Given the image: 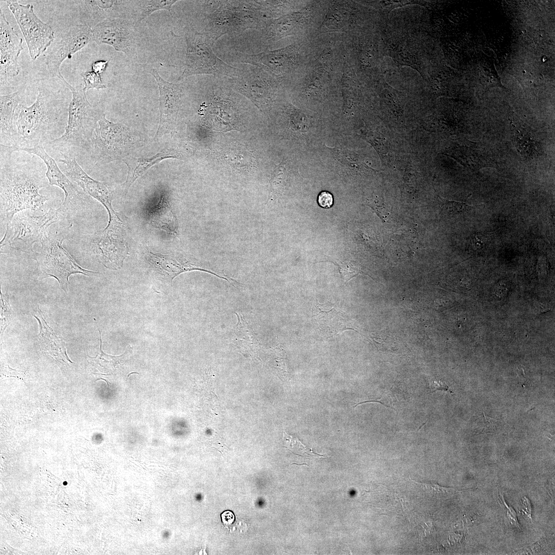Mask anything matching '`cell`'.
<instances>
[{
  "mask_svg": "<svg viewBox=\"0 0 555 555\" xmlns=\"http://www.w3.org/2000/svg\"><path fill=\"white\" fill-rule=\"evenodd\" d=\"M1 145L0 195L1 221L6 225L15 214L29 209L41 210L47 196L40 194L49 182L45 166L34 155L29 160L14 162L10 147Z\"/></svg>",
  "mask_w": 555,
  "mask_h": 555,
  "instance_id": "obj_1",
  "label": "cell"
},
{
  "mask_svg": "<svg viewBox=\"0 0 555 555\" xmlns=\"http://www.w3.org/2000/svg\"><path fill=\"white\" fill-rule=\"evenodd\" d=\"M35 102L22 105L15 121L13 152L22 149L47 146L64 133L69 104L61 91L40 85Z\"/></svg>",
  "mask_w": 555,
  "mask_h": 555,
  "instance_id": "obj_2",
  "label": "cell"
},
{
  "mask_svg": "<svg viewBox=\"0 0 555 555\" xmlns=\"http://www.w3.org/2000/svg\"><path fill=\"white\" fill-rule=\"evenodd\" d=\"M202 33L215 42L221 35H238L263 26V13L256 1H210Z\"/></svg>",
  "mask_w": 555,
  "mask_h": 555,
  "instance_id": "obj_3",
  "label": "cell"
},
{
  "mask_svg": "<svg viewBox=\"0 0 555 555\" xmlns=\"http://www.w3.org/2000/svg\"><path fill=\"white\" fill-rule=\"evenodd\" d=\"M70 90L72 98L68 109V118L64 133L47 146L54 149L70 150L71 147L88 150L91 146L93 133L101 115L97 114L89 102L82 86L70 85L61 73L58 76Z\"/></svg>",
  "mask_w": 555,
  "mask_h": 555,
  "instance_id": "obj_4",
  "label": "cell"
},
{
  "mask_svg": "<svg viewBox=\"0 0 555 555\" xmlns=\"http://www.w3.org/2000/svg\"><path fill=\"white\" fill-rule=\"evenodd\" d=\"M186 52L184 69L178 80L193 75H209L218 77L237 76L239 68L224 62L213 52L215 42L207 34L193 27H186Z\"/></svg>",
  "mask_w": 555,
  "mask_h": 555,
  "instance_id": "obj_5",
  "label": "cell"
},
{
  "mask_svg": "<svg viewBox=\"0 0 555 555\" xmlns=\"http://www.w3.org/2000/svg\"><path fill=\"white\" fill-rule=\"evenodd\" d=\"M65 236L59 234H48L41 243L39 252H35L31 257L37 264V270L42 279L53 277L58 281L61 288L68 291L69 277L73 274L81 273L89 276L98 272L82 268L63 247Z\"/></svg>",
  "mask_w": 555,
  "mask_h": 555,
  "instance_id": "obj_6",
  "label": "cell"
},
{
  "mask_svg": "<svg viewBox=\"0 0 555 555\" xmlns=\"http://www.w3.org/2000/svg\"><path fill=\"white\" fill-rule=\"evenodd\" d=\"M59 219L57 209L53 208L41 216L17 213L6 225L5 234L1 240V251L7 247L32 255L35 252L33 244H41L48 234V227Z\"/></svg>",
  "mask_w": 555,
  "mask_h": 555,
  "instance_id": "obj_7",
  "label": "cell"
},
{
  "mask_svg": "<svg viewBox=\"0 0 555 555\" xmlns=\"http://www.w3.org/2000/svg\"><path fill=\"white\" fill-rule=\"evenodd\" d=\"M6 3L21 29L31 58L36 59L53 42L52 28L37 16L33 5L8 1Z\"/></svg>",
  "mask_w": 555,
  "mask_h": 555,
  "instance_id": "obj_8",
  "label": "cell"
},
{
  "mask_svg": "<svg viewBox=\"0 0 555 555\" xmlns=\"http://www.w3.org/2000/svg\"><path fill=\"white\" fill-rule=\"evenodd\" d=\"M17 151H23L35 155L44 162L47 169L46 176L49 184L59 187L65 194L63 203L57 209L59 218L63 217L71 219L84 201L85 195L80 190V188L61 171L55 160L46 153L44 147L22 149Z\"/></svg>",
  "mask_w": 555,
  "mask_h": 555,
  "instance_id": "obj_9",
  "label": "cell"
},
{
  "mask_svg": "<svg viewBox=\"0 0 555 555\" xmlns=\"http://www.w3.org/2000/svg\"><path fill=\"white\" fill-rule=\"evenodd\" d=\"M98 122L99 127L94 131L91 142L92 158L100 163L119 159L125 147V128L108 120L104 113Z\"/></svg>",
  "mask_w": 555,
  "mask_h": 555,
  "instance_id": "obj_10",
  "label": "cell"
},
{
  "mask_svg": "<svg viewBox=\"0 0 555 555\" xmlns=\"http://www.w3.org/2000/svg\"><path fill=\"white\" fill-rule=\"evenodd\" d=\"M92 39L98 44L112 46L127 55L134 54L136 33L133 25L124 17L108 18L91 28Z\"/></svg>",
  "mask_w": 555,
  "mask_h": 555,
  "instance_id": "obj_11",
  "label": "cell"
},
{
  "mask_svg": "<svg viewBox=\"0 0 555 555\" xmlns=\"http://www.w3.org/2000/svg\"><path fill=\"white\" fill-rule=\"evenodd\" d=\"M63 158L58 161L64 163L65 173L73 183L85 193L99 201L106 208L109 218L119 214L112 206L114 191L109 183L96 180L90 177L77 162L75 154L70 151L67 154L61 153Z\"/></svg>",
  "mask_w": 555,
  "mask_h": 555,
  "instance_id": "obj_12",
  "label": "cell"
},
{
  "mask_svg": "<svg viewBox=\"0 0 555 555\" xmlns=\"http://www.w3.org/2000/svg\"><path fill=\"white\" fill-rule=\"evenodd\" d=\"M92 39L91 28L79 24L69 27L47 54L45 64L49 73L58 76L61 73L60 67L67 58L84 48Z\"/></svg>",
  "mask_w": 555,
  "mask_h": 555,
  "instance_id": "obj_13",
  "label": "cell"
},
{
  "mask_svg": "<svg viewBox=\"0 0 555 555\" xmlns=\"http://www.w3.org/2000/svg\"><path fill=\"white\" fill-rule=\"evenodd\" d=\"M224 79L231 88L248 98L260 108L265 105L270 97L271 83L260 67L248 65L239 68L237 76Z\"/></svg>",
  "mask_w": 555,
  "mask_h": 555,
  "instance_id": "obj_14",
  "label": "cell"
},
{
  "mask_svg": "<svg viewBox=\"0 0 555 555\" xmlns=\"http://www.w3.org/2000/svg\"><path fill=\"white\" fill-rule=\"evenodd\" d=\"M146 71L155 79L159 90L160 118L155 138L168 133L176 120L181 106L183 94L182 84H175L164 80L153 67Z\"/></svg>",
  "mask_w": 555,
  "mask_h": 555,
  "instance_id": "obj_15",
  "label": "cell"
},
{
  "mask_svg": "<svg viewBox=\"0 0 555 555\" xmlns=\"http://www.w3.org/2000/svg\"><path fill=\"white\" fill-rule=\"evenodd\" d=\"M125 231L104 228L96 234L92 247L98 261L106 268L118 270L128 253Z\"/></svg>",
  "mask_w": 555,
  "mask_h": 555,
  "instance_id": "obj_16",
  "label": "cell"
},
{
  "mask_svg": "<svg viewBox=\"0 0 555 555\" xmlns=\"http://www.w3.org/2000/svg\"><path fill=\"white\" fill-rule=\"evenodd\" d=\"M23 40L19 36L4 13L0 10V76L1 82L17 76L20 73L18 58Z\"/></svg>",
  "mask_w": 555,
  "mask_h": 555,
  "instance_id": "obj_17",
  "label": "cell"
},
{
  "mask_svg": "<svg viewBox=\"0 0 555 555\" xmlns=\"http://www.w3.org/2000/svg\"><path fill=\"white\" fill-rule=\"evenodd\" d=\"M446 154L466 168L477 171L485 168H496L497 160L492 152L478 142L460 140L452 142Z\"/></svg>",
  "mask_w": 555,
  "mask_h": 555,
  "instance_id": "obj_18",
  "label": "cell"
},
{
  "mask_svg": "<svg viewBox=\"0 0 555 555\" xmlns=\"http://www.w3.org/2000/svg\"><path fill=\"white\" fill-rule=\"evenodd\" d=\"M78 6L81 24L91 28L103 21L123 17L128 1L84 0L75 1Z\"/></svg>",
  "mask_w": 555,
  "mask_h": 555,
  "instance_id": "obj_19",
  "label": "cell"
},
{
  "mask_svg": "<svg viewBox=\"0 0 555 555\" xmlns=\"http://www.w3.org/2000/svg\"><path fill=\"white\" fill-rule=\"evenodd\" d=\"M23 102L20 91L0 96L1 144L13 147L15 145V121Z\"/></svg>",
  "mask_w": 555,
  "mask_h": 555,
  "instance_id": "obj_20",
  "label": "cell"
},
{
  "mask_svg": "<svg viewBox=\"0 0 555 555\" xmlns=\"http://www.w3.org/2000/svg\"><path fill=\"white\" fill-rule=\"evenodd\" d=\"M146 258L149 263L160 274L170 278L171 282L180 273L192 270H200L211 273L229 282L228 279L214 272L203 268L197 264L189 262L184 257L154 253L148 249L145 253Z\"/></svg>",
  "mask_w": 555,
  "mask_h": 555,
  "instance_id": "obj_21",
  "label": "cell"
},
{
  "mask_svg": "<svg viewBox=\"0 0 555 555\" xmlns=\"http://www.w3.org/2000/svg\"><path fill=\"white\" fill-rule=\"evenodd\" d=\"M510 123L513 143L525 160L536 159L544 154L542 143L530 127L513 119Z\"/></svg>",
  "mask_w": 555,
  "mask_h": 555,
  "instance_id": "obj_22",
  "label": "cell"
},
{
  "mask_svg": "<svg viewBox=\"0 0 555 555\" xmlns=\"http://www.w3.org/2000/svg\"><path fill=\"white\" fill-rule=\"evenodd\" d=\"M144 214L146 221L151 226L165 231L170 235L178 234L177 219L171 209L168 195L164 191L160 192L157 200L147 207Z\"/></svg>",
  "mask_w": 555,
  "mask_h": 555,
  "instance_id": "obj_23",
  "label": "cell"
},
{
  "mask_svg": "<svg viewBox=\"0 0 555 555\" xmlns=\"http://www.w3.org/2000/svg\"><path fill=\"white\" fill-rule=\"evenodd\" d=\"M313 318L320 331L328 337L346 329L356 330L343 312L334 307L327 309L318 302L313 309Z\"/></svg>",
  "mask_w": 555,
  "mask_h": 555,
  "instance_id": "obj_24",
  "label": "cell"
},
{
  "mask_svg": "<svg viewBox=\"0 0 555 555\" xmlns=\"http://www.w3.org/2000/svg\"><path fill=\"white\" fill-rule=\"evenodd\" d=\"M177 155L168 150L159 152L151 157L136 158L130 156L123 159L128 168L127 175L124 183L126 192L134 182L151 167L164 159L178 158Z\"/></svg>",
  "mask_w": 555,
  "mask_h": 555,
  "instance_id": "obj_25",
  "label": "cell"
},
{
  "mask_svg": "<svg viewBox=\"0 0 555 555\" xmlns=\"http://www.w3.org/2000/svg\"><path fill=\"white\" fill-rule=\"evenodd\" d=\"M177 1L151 0L134 1L135 4L133 13L137 22L142 21L153 12L161 9H165L171 14V7Z\"/></svg>",
  "mask_w": 555,
  "mask_h": 555,
  "instance_id": "obj_26",
  "label": "cell"
},
{
  "mask_svg": "<svg viewBox=\"0 0 555 555\" xmlns=\"http://www.w3.org/2000/svg\"><path fill=\"white\" fill-rule=\"evenodd\" d=\"M390 53L391 57L396 63L401 65L410 66L421 74L420 66L417 59L409 51L402 47H396L392 48Z\"/></svg>",
  "mask_w": 555,
  "mask_h": 555,
  "instance_id": "obj_27",
  "label": "cell"
},
{
  "mask_svg": "<svg viewBox=\"0 0 555 555\" xmlns=\"http://www.w3.org/2000/svg\"><path fill=\"white\" fill-rule=\"evenodd\" d=\"M335 152L337 160L341 163H347L349 167L358 169H371L362 160L359 159L357 154L350 150L337 149Z\"/></svg>",
  "mask_w": 555,
  "mask_h": 555,
  "instance_id": "obj_28",
  "label": "cell"
},
{
  "mask_svg": "<svg viewBox=\"0 0 555 555\" xmlns=\"http://www.w3.org/2000/svg\"><path fill=\"white\" fill-rule=\"evenodd\" d=\"M440 207L445 212L453 214L466 212L483 206V205H471L464 202L449 200L439 197Z\"/></svg>",
  "mask_w": 555,
  "mask_h": 555,
  "instance_id": "obj_29",
  "label": "cell"
},
{
  "mask_svg": "<svg viewBox=\"0 0 555 555\" xmlns=\"http://www.w3.org/2000/svg\"><path fill=\"white\" fill-rule=\"evenodd\" d=\"M1 337L3 338L4 332L10 324L13 318V311L9 303V297L7 291L3 294L1 291Z\"/></svg>",
  "mask_w": 555,
  "mask_h": 555,
  "instance_id": "obj_30",
  "label": "cell"
},
{
  "mask_svg": "<svg viewBox=\"0 0 555 555\" xmlns=\"http://www.w3.org/2000/svg\"><path fill=\"white\" fill-rule=\"evenodd\" d=\"M334 264L338 266L339 272L344 282H348L359 274H365L362 271L361 267L354 262L344 261L334 262Z\"/></svg>",
  "mask_w": 555,
  "mask_h": 555,
  "instance_id": "obj_31",
  "label": "cell"
},
{
  "mask_svg": "<svg viewBox=\"0 0 555 555\" xmlns=\"http://www.w3.org/2000/svg\"><path fill=\"white\" fill-rule=\"evenodd\" d=\"M237 149H230L225 155V158L231 166L243 168L250 164L251 157L247 151Z\"/></svg>",
  "mask_w": 555,
  "mask_h": 555,
  "instance_id": "obj_32",
  "label": "cell"
},
{
  "mask_svg": "<svg viewBox=\"0 0 555 555\" xmlns=\"http://www.w3.org/2000/svg\"><path fill=\"white\" fill-rule=\"evenodd\" d=\"M369 206L383 222H385L391 214L390 210L382 197L375 196L367 200Z\"/></svg>",
  "mask_w": 555,
  "mask_h": 555,
  "instance_id": "obj_33",
  "label": "cell"
},
{
  "mask_svg": "<svg viewBox=\"0 0 555 555\" xmlns=\"http://www.w3.org/2000/svg\"><path fill=\"white\" fill-rule=\"evenodd\" d=\"M80 75L84 82L83 89L85 91H86L90 89L99 90L106 88V86L103 84L99 74L91 71L82 72Z\"/></svg>",
  "mask_w": 555,
  "mask_h": 555,
  "instance_id": "obj_34",
  "label": "cell"
},
{
  "mask_svg": "<svg viewBox=\"0 0 555 555\" xmlns=\"http://www.w3.org/2000/svg\"><path fill=\"white\" fill-rule=\"evenodd\" d=\"M412 482L416 483L420 486L424 491L428 493L438 494H450L455 492H461L462 491L457 490L454 488H448L446 487H442L434 482H425L419 483L416 482L414 480Z\"/></svg>",
  "mask_w": 555,
  "mask_h": 555,
  "instance_id": "obj_35",
  "label": "cell"
},
{
  "mask_svg": "<svg viewBox=\"0 0 555 555\" xmlns=\"http://www.w3.org/2000/svg\"><path fill=\"white\" fill-rule=\"evenodd\" d=\"M501 505L504 510L505 511V514L506 515V518L509 523H510L512 526L520 528V526L517 521L516 513L514 510L511 507H509L506 502L504 497L502 496V499H501Z\"/></svg>",
  "mask_w": 555,
  "mask_h": 555,
  "instance_id": "obj_36",
  "label": "cell"
},
{
  "mask_svg": "<svg viewBox=\"0 0 555 555\" xmlns=\"http://www.w3.org/2000/svg\"><path fill=\"white\" fill-rule=\"evenodd\" d=\"M26 375V372L12 369L8 365L7 367L3 366L1 369V376L3 377H14L24 380Z\"/></svg>",
  "mask_w": 555,
  "mask_h": 555,
  "instance_id": "obj_37",
  "label": "cell"
},
{
  "mask_svg": "<svg viewBox=\"0 0 555 555\" xmlns=\"http://www.w3.org/2000/svg\"><path fill=\"white\" fill-rule=\"evenodd\" d=\"M318 203L323 208H330L334 204L332 195L328 191H322L318 196Z\"/></svg>",
  "mask_w": 555,
  "mask_h": 555,
  "instance_id": "obj_38",
  "label": "cell"
},
{
  "mask_svg": "<svg viewBox=\"0 0 555 555\" xmlns=\"http://www.w3.org/2000/svg\"><path fill=\"white\" fill-rule=\"evenodd\" d=\"M521 503L522 508L521 511L524 515V516L528 521L532 523V508L530 501L526 497H524L521 499Z\"/></svg>",
  "mask_w": 555,
  "mask_h": 555,
  "instance_id": "obj_39",
  "label": "cell"
},
{
  "mask_svg": "<svg viewBox=\"0 0 555 555\" xmlns=\"http://www.w3.org/2000/svg\"><path fill=\"white\" fill-rule=\"evenodd\" d=\"M430 390L432 392L436 391H444L453 393L446 383L441 380L433 381L430 385Z\"/></svg>",
  "mask_w": 555,
  "mask_h": 555,
  "instance_id": "obj_40",
  "label": "cell"
},
{
  "mask_svg": "<svg viewBox=\"0 0 555 555\" xmlns=\"http://www.w3.org/2000/svg\"><path fill=\"white\" fill-rule=\"evenodd\" d=\"M108 62V60H99L95 62L91 65L92 71L100 75L105 70Z\"/></svg>",
  "mask_w": 555,
  "mask_h": 555,
  "instance_id": "obj_41",
  "label": "cell"
},
{
  "mask_svg": "<svg viewBox=\"0 0 555 555\" xmlns=\"http://www.w3.org/2000/svg\"><path fill=\"white\" fill-rule=\"evenodd\" d=\"M221 518L223 523L225 525H230L234 521V515L233 513L229 510L224 511L221 514Z\"/></svg>",
  "mask_w": 555,
  "mask_h": 555,
  "instance_id": "obj_42",
  "label": "cell"
}]
</instances>
